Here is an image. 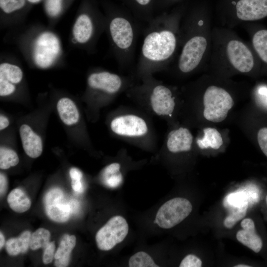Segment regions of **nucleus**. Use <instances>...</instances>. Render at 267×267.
Returning <instances> with one entry per match:
<instances>
[{
  "label": "nucleus",
  "mask_w": 267,
  "mask_h": 267,
  "mask_svg": "<svg viewBox=\"0 0 267 267\" xmlns=\"http://www.w3.org/2000/svg\"><path fill=\"white\" fill-rule=\"evenodd\" d=\"M7 179L5 176L2 173L0 174V196L4 194L7 188Z\"/></svg>",
  "instance_id": "obj_37"
},
{
  "label": "nucleus",
  "mask_w": 267,
  "mask_h": 267,
  "mask_svg": "<svg viewBox=\"0 0 267 267\" xmlns=\"http://www.w3.org/2000/svg\"><path fill=\"white\" fill-rule=\"evenodd\" d=\"M212 31L211 21L204 15L192 14L181 19L180 47L173 61L178 73H191L208 62Z\"/></svg>",
  "instance_id": "obj_2"
},
{
  "label": "nucleus",
  "mask_w": 267,
  "mask_h": 267,
  "mask_svg": "<svg viewBox=\"0 0 267 267\" xmlns=\"http://www.w3.org/2000/svg\"><path fill=\"white\" fill-rule=\"evenodd\" d=\"M120 164L113 163L103 169L101 178L105 185L111 188H115L121 184L123 176L120 172Z\"/></svg>",
  "instance_id": "obj_24"
},
{
  "label": "nucleus",
  "mask_w": 267,
  "mask_h": 267,
  "mask_svg": "<svg viewBox=\"0 0 267 267\" xmlns=\"http://www.w3.org/2000/svg\"><path fill=\"white\" fill-rule=\"evenodd\" d=\"M45 10L51 16H56L59 14L62 9V0H46Z\"/></svg>",
  "instance_id": "obj_32"
},
{
  "label": "nucleus",
  "mask_w": 267,
  "mask_h": 267,
  "mask_svg": "<svg viewBox=\"0 0 267 267\" xmlns=\"http://www.w3.org/2000/svg\"></svg>",
  "instance_id": "obj_44"
},
{
  "label": "nucleus",
  "mask_w": 267,
  "mask_h": 267,
  "mask_svg": "<svg viewBox=\"0 0 267 267\" xmlns=\"http://www.w3.org/2000/svg\"><path fill=\"white\" fill-rule=\"evenodd\" d=\"M31 235L30 231L26 230L18 237L9 239L5 243L7 253L12 256L26 253L30 246Z\"/></svg>",
  "instance_id": "obj_20"
},
{
  "label": "nucleus",
  "mask_w": 267,
  "mask_h": 267,
  "mask_svg": "<svg viewBox=\"0 0 267 267\" xmlns=\"http://www.w3.org/2000/svg\"><path fill=\"white\" fill-rule=\"evenodd\" d=\"M204 136L197 140V144L201 149L210 147L219 149L223 144V139L220 133L215 128L208 127L203 130Z\"/></svg>",
  "instance_id": "obj_22"
},
{
  "label": "nucleus",
  "mask_w": 267,
  "mask_h": 267,
  "mask_svg": "<svg viewBox=\"0 0 267 267\" xmlns=\"http://www.w3.org/2000/svg\"><path fill=\"white\" fill-rule=\"evenodd\" d=\"M257 140L261 150L267 157V127L259 130L257 134Z\"/></svg>",
  "instance_id": "obj_35"
},
{
  "label": "nucleus",
  "mask_w": 267,
  "mask_h": 267,
  "mask_svg": "<svg viewBox=\"0 0 267 267\" xmlns=\"http://www.w3.org/2000/svg\"><path fill=\"white\" fill-rule=\"evenodd\" d=\"M248 206L249 204H245L240 207H228L229 213L223 222L224 225L227 228H232L245 216Z\"/></svg>",
  "instance_id": "obj_27"
},
{
  "label": "nucleus",
  "mask_w": 267,
  "mask_h": 267,
  "mask_svg": "<svg viewBox=\"0 0 267 267\" xmlns=\"http://www.w3.org/2000/svg\"><path fill=\"white\" fill-rule=\"evenodd\" d=\"M193 142V136L186 128H179L171 131L168 135L167 147L173 153L188 151Z\"/></svg>",
  "instance_id": "obj_15"
},
{
  "label": "nucleus",
  "mask_w": 267,
  "mask_h": 267,
  "mask_svg": "<svg viewBox=\"0 0 267 267\" xmlns=\"http://www.w3.org/2000/svg\"><path fill=\"white\" fill-rule=\"evenodd\" d=\"M89 87L110 94L119 92L126 87V79L115 73L107 71L93 72L88 79Z\"/></svg>",
  "instance_id": "obj_12"
},
{
  "label": "nucleus",
  "mask_w": 267,
  "mask_h": 267,
  "mask_svg": "<svg viewBox=\"0 0 267 267\" xmlns=\"http://www.w3.org/2000/svg\"><path fill=\"white\" fill-rule=\"evenodd\" d=\"M76 243L75 236L65 234L60 240L59 246L54 254V265L56 267H67L70 254Z\"/></svg>",
  "instance_id": "obj_18"
},
{
  "label": "nucleus",
  "mask_w": 267,
  "mask_h": 267,
  "mask_svg": "<svg viewBox=\"0 0 267 267\" xmlns=\"http://www.w3.org/2000/svg\"><path fill=\"white\" fill-rule=\"evenodd\" d=\"M15 89L14 84L0 80V95L6 96L12 93Z\"/></svg>",
  "instance_id": "obj_36"
},
{
  "label": "nucleus",
  "mask_w": 267,
  "mask_h": 267,
  "mask_svg": "<svg viewBox=\"0 0 267 267\" xmlns=\"http://www.w3.org/2000/svg\"><path fill=\"white\" fill-rule=\"evenodd\" d=\"M181 19L178 14H165L147 23L137 64L140 75L148 76L175 60L180 47Z\"/></svg>",
  "instance_id": "obj_1"
},
{
  "label": "nucleus",
  "mask_w": 267,
  "mask_h": 267,
  "mask_svg": "<svg viewBox=\"0 0 267 267\" xmlns=\"http://www.w3.org/2000/svg\"><path fill=\"white\" fill-rule=\"evenodd\" d=\"M251 43L257 56L267 64V29H260L253 33Z\"/></svg>",
  "instance_id": "obj_23"
},
{
  "label": "nucleus",
  "mask_w": 267,
  "mask_h": 267,
  "mask_svg": "<svg viewBox=\"0 0 267 267\" xmlns=\"http://www.w3.org/2000/svg\"><path fill=\"white\" fill-rule=\"evenodd\" d=\"M201 266V260L192 254H189L185 256L179 265L180 267H200Z\"/></svg>",
  "instance_id": "obj_33"
},
{
  "label": "nucleus",
  "mask_w": 267,
  "mask_h": 267,
  "mask_svg": "<svg viewBox=\"0 0 267 267\" xmlns=\"http://www.w3.org/2000/svg\"><path fill=\"white\" fill-rule=\"evenodd\" d=\"M57 109L62 122L67 125L76 124L79 119L78 109L73 101L68 98H62L57 104Z\"/></svg>",
  "instance_id": "obj_19"
},
{
  "label": "nucleus",
  "mask_w": 267,
  "mask_h": 267,
  "mask_svg": "<svg viewBox=\"0 0 267 267\" xmlns=\"http://www.w3.org/2000/svg\"><path fill=\"white\" fill-rule=\"evenodd\" d=\"M22 77V71L18 66L8 63L0 65V80L15 84L20 82Z\"/></svg>",
  "instance_id": "obj_25"
},
{
  "label": "nucleus",
  "mask_w": 267,
  "mask_h": 267,
  "mask_svg": "<svg viewBox=\"0 0 267 267\" xmlns=\"http://www.w3.org/2000/svg\"><path fill=\"white\" fill-rule=\"evenodd\" d=\"M45 212L52 221L62 223L67 222L71 214V207L64 200V195L59 188L49 190L44 198Z\"/></svg>",
  "instance_id": "obj_11"
},
{
  "label": "nucleus",
  "mask_w": 267,
  "mask_h": 267,
  "mask_svg": "<svg viewBox=\"0 0 267 267\" xmlns=\"http://www.w3.org/2000/svg\"><path fill=\"white\" fill-rule=\"evenodd\" d=\"M251 266L246 265H237L236 266H235L234 267H250Z\"/></svg>",
  "instance_id": "obj_41"
},
{
  "label": "nucleus",
  "mask_w": 267,
  "mask_h": 267,
  "mask_svg": "<svg viewBox=\"0 0 267 267\" xmlns=\"http://www.w3.org/2000/svg\"><path fill=\"white\" fill-rule=\"evenodd\" d=\"M266 202H267V195L266 196Z\"/></svg>",
  "instance_id": "obj_43"
},
{
  "label": "nucleus",
  "mask_w": 267,
  "mask_h": 267,
  "mask_svg": "<svg viewBox=\"0 0 267 267\" xmlns=\"http://www.w3.org/2000/svg\"><path fill=\"white\" fill-rule=\"evenodd\" d=\"M25 0H0V7L6 13H11L22 8Z\"/></svg>",
  "instance_id": "obj_31"
},
{
  "label": "nucleus",
  "mask_w": 267,
  "mask_h": 267,
  "mask_svg": "<svg viewBox=\"0 0 267 267\" xmlns=\"http://www.w3.org/2000/svg\"><path fill=\"white\" fill-rule=\"evenodd\" d=\"M192 210V204L187 199L182 197L171 199L160 207L154 223L162 228H171L184 220Z\"/></svg>",
  "instance_id": "obj_6"
},
{
  "label": "nucleus",
  "mask_w": 267,
  "mask_h": 267,
  "mask_svg": "<svg viewBox=\"0 0 267 267\" xmlns=\"http://www.w3.org/2000/svg\"><path fill=\"white\" fill-rule=\"evenodd\" d=\"M55 245L54 241L49 242L44 249L43 254V262L44 264L50 263L54 258V250Z\"/></svg>",
  "instance_id": "obj_34"
},
{
  "label": "nucleus",
  "mask_w": 267,
  "mask_h": 267,
  "mask_svg": "<svg viewBox=\"0 0 267 267\" xmlns=\"http://www.w3.org/2000/svg\"><path fill=\"white\" fill-rule=\"evenodd\" d=\"M112 131L118 135L127 137H139L148 132L145 121L134 115H123L114 118L111 123Z\"/></svg>",
  "instance_id": "obj_13"
},
{
  "label": "nucleus",
  "mask_w": 267,
  "mask_h": 267,
  "mask_svg": "<svg viewBox=\"0 0 267 267\" xmlns=\"http://www.w3.org/2000/svg\"><path fill=\"white\" fill-rule=\"evenodd\" d=\"M9 124L8 119L3 115H0V130H2L6 128Z\"/></svg>",
  "instance_id": "obj_38"
},
{
  "label": "nucleus",
  "mask_w": 267,
  "mask_h": 267,
  "mask_svg": "<svg viewBox=\"0 0 267 267\" xmlns=\"http://www.w3.org/2000/svg\"><path fill=\"white\" fill-rule=\"evenodd\" d=\"M130 267H158L152 258L146 252L140 251L133 255L129 259Z\"/></svg>",
  "instance_id": "obj_29"
},
{
  "label": "nucleus",
  "mask_w": 267,
  "mask_h": 267,
  "mask_svg": "<svg viewBox=\"0 0 267 267\" xmlns=\"http://www.w3.org/2000/svg\"><path fill=\"white\" fill-rule=\"evenodd\" d=\"M19 163L17 153L13 150L5 147L0 148V168L8 169Z\"/></svg>",
  "instance_id": "obj_28"
},
{
  "label": "nucleus",
  "mask_w": 267,
  "mask_h": 267,
  "mask_svg": "<svg viewBox=\"0 0 267 267\" xmlns=\"http://www.w3.org/2000/svg\"><path fill=\"white\" fill-rule=\"evenodd\" d=\"M60 51V43L56 36L51 32H44L39 36L34 44V62L41 68H47L55 61Z\"/></svg>",
  "instance_id": "obj_10"
},
{
  "label": "nucleus",
  "mask_w": 267,
  "mask_h": 267,
  "mask_svg": "<svg viewBox=\"0 0 267 267\" xmlns=\"http://www.w3.org/2000/svg\"><path fill=\"white\" fill-rule=\"evenodd\" d=\"M137 5L140 7H146L150 5L151 0H134Z\"/></svg>",
  "instance_id": "obj_39"
},
{
  "label": "nucleus",
  "mask_w": 267,
  "mask_h": 267,
  "mask_svg": "<svg viewBox=\"0 0 267 267\" xmlns=\"http://www.w3.org/2000/svg\"><path fill=\"white\" fill-rule=\"evenodd\" d=\"M138 26L137 21L121 13L112 16L108 21L110 38L121 68L129 67L134 62Z\"/></svg>",
  "instance_id": "obj_4"
},
{
  "label": "nucleus",
  "mask_w": 267,
  "mask_h": 267,
  "mask_svg": "<svg viewBox=\"0 0 267 267\" xmlns=\"http://www.w3.org/2000/svg\"><path fill=\"white\" fill-rule=\"evenodd\" d=\"M19 132L23 148L26 154L33 158L40 156L43 151V144L40 136L26 124L20 127Z\"/></svg>",
  "instance_id": "obj_16"
},
{
  "label": "nucleus",
  "mask_w": 267,
  "mask_h": 267,
  "mask_svg": "<svg viewBox=\"0 0 267 267\" xmlns=\"http://www.w3.org/2000/svg\"><path fill=\"white\" fill-rule=\"evenodd\" d=\"M28 1L31 3H37L39 2L41 0H27Z\"/></svg>",
  "instance_id": "obj_42"
},
{
  "label": "nucleus",
  "mask_w": 267,
  "mask_h": 267,
  "mask_svg": "<svg viewBox=\"0 0 267 267\" xmlns=\"http://www.w3.org/2000/svg\"><path fill=\"white\" fill-rule=\"evenodd\" d=\"M142 86L146 91L153 111L159 116L170 115L176 103L173 90L169 87L150 80L149 77Z\"/></svg>",
  "instance_id": "obj_8"
},
{
  "label": "nucleus",
  "mask_w": 267,
  "mask_h": 267,
  "mask_svg": "<svg viewBox=\"0 0 267 267\" xmlns=\"http://www.w3.org/2000/svg\"><path fill=\"white\" fill-rule=\"evenodd\" d=\"M203 115L208 121L219 123L224 120L234 105L229 91L224 88L211 85L205 89L203 95Z\"/></svg>",
  "instance_id": "obj_5"
},
{
  "label": "nucleus",
  "mask_w": 267,
  "mask_h": 267,
  "mask_svg": "<svg viewBox=\"0 0 267 267\" xmlns=\"http://www.w3.org/2000/svg\"><path fill=\"white\" fill-rule=\"evenodd\" d=\"M232 3L234 9L232 16L222 22L228 28L267 17V0H238Z\"/></svg>",
  "instance_id": "obj_7"
},
{
  "label": "nucleus",
  "mask_w": 267,
  "mask_h": 267,
  "mask_svg": "<svg viewBox=\"0 0 267 267\" xmlns=\"http://www.w3.org/2000/svg\"><path fill=\"white\" fill-rule=\"evenodd\" d=\"M69 174L72 180V187L77 193H82L84 187L81 179L83 177L82 172L77 168H72L70 170Z\"/></svg>",
  "instance_id": "obj_30"
},
{
  "label": "nucleus",
  "mask_w": 267,
  "mask_h": 267,
  "mask_svg": "<svg viewBox=\"0 0 267 267\" xmlns=\"http://www.w3.org/2000/svg\"><path fill=\"white\" fill-rule=\"evenodd\" d=\"M242 229L236 233L237 240L255 253L259 252L263 246L261 238L256 232L254 221L249 218L243 220L241 222Z\"/></svg>",
  "instance_id": "obj_14"
},
{
  "label": "nucleus",
  "mask_w": 267,
  "mask_h": 267,
  "mask_svg": "<svg viewBox=\"0 0 267 267\" xmlns=\"http://www.w3.org/2000/svg\"><path fill=\"white\" fill-rule=\"evenodd\" d=\"M95 23L91 17L87 14L80 15L77 19L73 28L74 38L80 44H86L93 38L95 32Z\"/></svg>",
  "instance_id": "obj_17"
},
{
  "label": "nucleus",
  "mask_w": 267,
  "mask_h": 267,
  "mask_svg": "<svg viewBox=\"0 0 267 267\" xmlns=\"http://www.w3.org/2000/svg\"><path fill=\"white\" fill-rule=\"evenodd\" d=\"M50 233L46 229L40 228L31 235L30 247L32 250L44 249L50 242Z\"/></svg>",
  "instance_id": "obj_26"
},
{
  "label": "nucleus",
  "mask_w": 267,
  "mask_h": 267,
  "mask_svg": "<svg viewBox=\"0 0 267 267\" xmlns=\"http://www.w3.org/2000/svg\"><path fill=\"white\" fill-rule=\"evenodd\" d=\"M128 232L129 225L126 220L122 216H114L97 232V246L101 250H110L123 241Z\"/></svg>",
  "instance_id": "obj_9"
},
{
  "label": "nucleus",
  "mask_w": 267,
  "mask_h": 267,
  "mask_svg": "<svg viewBox=\"0 0 267 267\" xmlns=\"http://www.w3.org/2000/svg\"><path fill=\"white\" fill-rule=\"evenodd\" d=\"M7 201L10 208L19 213L27 211L31 206V201L29 197L22 189L19 188L13 189L9 193Z\"/></svg>",
  "instance_id": "obj_21"
},
{
  "label": "nucleus",
  "mask_w": 267,
  "mask_h": 267,
  "mask_svg": "<svg viewBox=\"0 0 267 267\" xmlns=\"http://www.w3.org/2000/svg\"><path fill=\"white\" fill-rule=\"evenodd\" d=\"M208 62L214 69L248 74L256 61L250 46L231 28L222 26L212 28Z\"/></svg>",
  "instance_id": "obj_3"
},
{
  "label": "nucleus",
  "mask_w": 267,
  "mask_h": 267,
  "mask_svg": "<svg viewBox=\"0 0 267 267\" xmlns=\"http://www.w3.org/2000/svg\"><path fill=\"white\" fill-rule=\"evenodd\" d=\"M5 243V239L1 232H0V249H1Z\"/></svg>",
  "instance_id": "obj_40"
}]
</instances>
